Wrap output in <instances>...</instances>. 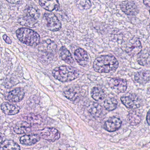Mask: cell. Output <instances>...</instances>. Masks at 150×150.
<instances>
[{
	"label": "cell",
	"mask_w": 150,
	"mask_h": 150,
	"mask_svg": "<svg viewBox=\"0 0 150 150\" xmlns=\"http://www.w3.org/2000/svg\"><path fill=\"white\" fill-rule=\"evenodd\" d=\"M123 104L128 108L135 109L139 108L142 104V101L138 96L135 94H130L124 96L121 98Z\"/></svg>",
	"instance_id": "5b68a950"
},
{
	"label": "cell",
	"mask_w": 150,
	"mask_h": 150,
	"mask_svg": "<svg viewBox=\"0 0 150 150\" xmlns=\"http://www.w3.org/2000/svg\"><path fill=\"white\" fill-rule=\"evenodd\" d=\"M135 80L140 84H146L150 81V71H141L135 74Z\"/></svg>",
	"instance_id": "2e32d148"
},
{
	"label": "cell",
	"mask_w": 150,
	"mask_h": 150,
	"mask_svg": "<svg viewBox=\"0 0 150 150\" xmlns=\"http://www.w3.org/2000/svg\"><path fill=\"white\" fill-rule=\"evenodd\" d=\"M109 86L117 93H124L127 88V81L123 79L112 78L109 81Z\"/></svg>",
	"instance_id": "9c48e42d"
},
{
	"label": "cell",
	"mask_w": 150,
	"mask_h": 150,
	"mask_svg": "<svg viewBox=\"0 0 150 150\" xmlns=\"http://www.w3.org/2000/svg\"><path fill=\"white\" fill-rule=\"evenodd\" d=\"M1 109L3 113L7 115H16L20 111V109L17 106L7 102L1 104Z\"/></svg>",
	"instance_id": "e0dca14e"
},
{
	"label": "cell",
	"mask_w": 150,
	"mask_h": 150,
	"mask_svg": "<svg viewBox=\"0 0 150 150\" xmlns=\"http://www.w3.org/2000/svg\"><path fill=\"white\" fill-rule=\"evenodd\" d=\"M117 101L116 99L113 97H110L106 99L104 102V107L108 111H112L116 108Z\"/></svg>",
	"instance_id": "83f0119b"
},
{
	"label": "cell",
	"mask_w": 150,
	"mask_h": 150,
	"mask_svg": "<svg viewBox=\"0 0 150 150\" xmlns=\"http://www.w3.org/2000/svg\"><path fill=\"white\" fill-rule=\"evenodd\" d=\"M88 110L91 115L95 117H99L102 112L101 106L96 103H90L88 107Z\"/></svg>",
	"instance_id": "7402d4cb"
},
{
	"label": "cell",
	"mask_w": 150,
	"mask_h": 150,
	"mask_svg": "<svg viewBox=\"0 0 150 150\" xmlns=\"http://www.w3.org/2000/svg\"><path fill=\"white\" fill-rule=\"evenodd\" d=\"M16 35L18 39L27 45L36 46L40 43V35L30 29L21 28L16 30Z\"/></svg>",
	"instance_id": "3957f363"
},
{
	"label": "cell",
	"mask_w": 150,
	"mask_h": 150,
	"mask_svg": "<svg viewBox=\"0 0 150 150\" xmlns=\"http://www.w3.org/2000/svg\"><path fill=\"white\" fill-rule=\"evenodd\" d=\"M143 2L146 6L150 7V1H144Z\"/></svg>",
	"instance_id": "1f68e13d"
},
{
	"label": "cell",
	"mask_w": 150,
	"mask_h": 150,
	"mask_svg": "<svg viewBox=\"0 0 150 150\" xmlns=\"http://www.w3.org/2000/svg\"><path fill=\"white\" fill-rule=\"evenodd\" d=\"M77 6L81 10H86L90 8L92 4L89 1H77Z\"/></svg>",
	"instance_id": "f1b7e54d"
},
{
	"label": "cell",
	"mask_w": 150,
	"mask_h": 150,
	"mask_svg": "<svg viewBox=\"0 0 150 150\" xmlns=\"http://www.w3.org/2000/svg\"><path fill=\"white\" fill-rule=\"evenodd\" d=\"M40 139L38 134H31L24 135L20 138L21 144L26 145H32L36 144Z\"/></svg>",
	"instance_id": "5bb4252c"
},
{
	"label": "cell",
	"mask_w": 150,
	"mask_h": 150,
	"mask_svg": "<svg viewBox=\"0 0 150 150\" xmlns=\"http://www.w3.org/2000/svg\"><path fill=\"white\" fill-rule=\"evenodd\" d=\"M44 19L46 22V27L51 31H58L62 27L61 23L54 14L45 13L44 15Z\"/></svg>",
	"instance_id": "52a82bcc"
},
{
	"label": "cell",
	"mask_w": 150,
	"mask_h": 150,
	"mask_svg": "<svg viewBox=\"0 0 150 150\" xmlns=\"http://www.w3.org/2000/svg\"><path fill=\"white\" fill-rule=\"evenodd\" d=\"M52 74L55 79L61 82L71 81L77 79L79 75V71L71 67L62 66L55 68Z\"/></svg>",
	"instance_id": "7a4b0ae2"
},
{
	"label": "cell",
	"mask_w": 150,
	"mask_h": 150,
	"mask_svg": "<svg viewBox=\"0 0 150 150\" xmlns=\"http://www.w3.org/2000/svg\"><path fill=\"white\" fill-rule=\"evenodd\" d=\"M91 94L92 98L97 101L102 100L105 98L104 91L101 88L97 87H95L92 89Z\"/></svg>",
	"instance_id": "d4e9b609"
},
{
	"label": "cell",
	"mask_w": 150,
	"mask_h": 150,
	"mask_svg": "<svg viewBox=\"0 0 150 150\" xmlns=\"http://www.w3.org/2000/svg\"><path fill=\"white\" fill-rule=\"evenodd\" d=\"M121 10L128 15L135 16L138 13L137 7L133 1H127L122 2L120 5Z\"/></svg>",
	"instance_id": "30bf717a"
},
{
	"label": "cell",
	"mask_w": 150,
	"mask_h": 150,
	"mask_svg": "<svg viewBox=\"0 0 150 150\" xmlns=\"http://www.w3.org/2000/svg\"><path fill=\"white\" fill-rule=\"evenodd\" d=\"M74 56L75 60L80 65L83 67L87 65L88 62V54L84 49L78 48L74 52Z\"/></svg>",
	"instance_id": "8fae6325"
},
{
	"label": "cell",
	"mask_w": 150,
	"mask_h": 150,
	"mask_svg": "<svg viewBox=\"0 0 150 150\" xmlns=\"http://www.w3.org/2000/svg\"><path fill=\"white\" fill-rule=\"evenodd\" d=\"M149 13H150V10H149Z\"/></svg>",
	"instance_id": "836d02e7"
},
{
	"label": "cell",
	"mask_w": 150,
	"mask_h": 150,
	"mask_svg": "<svg viewBox=\"0 0 150 150\" xmlns=\"http://www.w3.org/2000/svg\"><path fill=\"white\" fill-rule=\"evenodd\" d=\"M24 119L26 122L30 125H40L42 122V118L41 116L32 113L25 116Z\"/></svg>",
	"instance_id": "484cf974"
},
{
	"label": "cell",
	"mask_w": 150,
	"mask_h": 150,
	"mask_svg": "<svg viewBox=\"0 0 150 150\" xmlns=\"http://www.w3.org/2000/svg\"><path fill=\"white\" fill-rule=\"evenodd\" d=\"M122 125V121L120 118L115 117H110L104 124V129L109 132H113L118 130Z\"/></svg>",
	"instance_id": "7c38bea8"
},
{
	"label": "cell",
	"mask_w": 150,
	"mask_h": 150,
	"mask_svg": "<svg viewBox=\"0 0 150 150\" xmlns=\"http://www.w3.org/2000/svg\"><path fill=\"white\" fill-rule=\"evenodd\" d=\"M3 38L4 41L7 43L8 44H10L12 43V40L10 39V38L6 35H3Z\"/></svg>",
	"instance_id": "f546056e"
},
{
	"label": "cell",
	"mask_w": 150,
	"mask_h": 150,
	"mask_svg": "<svg viewBox=\"0 0 150 150\" xmlns=\"http://www.w3.org/2000/svg\"><path fill=\"white\" fill-rule=\"evenodd\" d=\"M57 45L55 42L51 40H47L42 43L40 45V50L42 51L50 53H55Z\"/></svg>",
	"instance_id": "ac0fdd59"
},
{
	"label": "cell",
	"mask_w": 150,
	"mask_h": 150,
	"mask_svg": "<svg viewBox=\"0 0 150 150\" xmlns=\"http://www.w3.org/2000/svg\"><path fill=\"white\" fill-rule=\"evenodd\" d=\"M142 49V44L139 39L134 37L127 43L125 51L130 57H133L140 53Z\"/></svg>",
	"instance_id": "8992f818"
},
{
	"label": "cell",
	"mask_w": 150,
	"mask_h": 150,
	"mask_svg": "<svg viewBox=\"0 0 150 150\" xmlns=\"http://www.w3.org/2000/svg\"><path fill=\"white\" fill-rule=\"evenodd\" d=\"M146 122L149 125H150V109L149 110V111H148L146 115Z\"/></svg>",
	"instance_id": "4dcf8cb0"
},
{
	"label": "cell",
	"mask_w": 150,
	"mask_h": 150,
	"mask_svg": "<svg viewBox=\"0 0 150 150\" xmlns=\"http://www.w3.org/2000/svg\"><path fill=\"white\" fill-rule=\"evenodd\" d=\"M39 17L38 11L34 8L29 7L26 10L25 15L19 18L18 22L23 26L33 28L38 22Z\"/></svg>",
	"instance_id": "277c9868"
},
{
	"label": "cell",
	"mask_w": 150,
	"mask_h": 150,
	"mask_svg": "<svg viewBox=\"0 0 150 150\" xmlns=\"http://www.w3.org/2000/svg\"><path fill=\"white\" fill-rule=\"evenodd\" d=\"M64 94L67 98L72 101H76L80 99V95L78 91L73 88H67L64 91Z\"/></svg>",
	"instance_id": "cb8c5ba5"
},
{
	"label": "cell",
	"mask_w": 150,
	"mask_h": 150,
	"mask_svg": "<svg viewBox=\"0 0 150 150\" xmlns=\"http://www.w3.org/2000/svg\"><path fill=\"white\" fill-rule=\"evenodd\" d=\"M24 95L25 93L22 89L17 88L8 93L7 99L12 102H19L23 99Z\"/></svg>",
	"instance_id": "4fadbf2b"
},
{
	"label": "cell",
	"mask_w": 150,
	"mask_h": 150,
	"mask_svg": "<svg viewBox=\"0 0 150 150\" xmlns=\"http://www.w3.org/2000/svg\"><path fill=\"white\" fill-rule=\"evenodd\" d=\"M150 59V53L145 50L140 53L137 58V62L141 65L144 66L148 64Z\"/></svg>",
	"instance_id": "4316f807"
},
{
	"label": "cell",
	"mask_w": 150,
	"mask_h": 150,
	"mask_svg": "<svg viewBox=\"0 0 150 150\" xmlns=\"http://www.w3.org/2000/svg\"><path fill=\"white\" fill-rule=\"evenodd\" d=\"M127 118L131 125H137L141 122V115L139 111H131L128 114Z\"/></svg>",
	"instance_id": "44dd1931"
},
{
	"label": "cell",
	"mask_w": 150,
	"mask_h": 150,
	"mask_svg": "<svg viewBox=\"0 0 150 150\" xmlns=\"http://www.w3.org/2000/svg\"><path fill=\"white\" fill-rule=\"evenodd\" d=\"M39 133L41 137L49 141L54 142L60 138L59 132L54 128L46 127L39 131Z\"/></svg>",
	"instance_id": "ba28073f"
},
{
	"label": "cell",
	"mask_w": 150,
	"mask_h": 150,
	"mask_svg": "<svg viewBox=\"0 0 150 150\" xmlns=\"http://www.w3.org/2000/svg\"><path fill=\"white\" fill-rule=\"evenodd\" d=\"M31 129V125L26 121L18 123L14 128L15 132L19 134L28 133L30 132Z\"/></svg>",
	"instance_id": "d6986e66"
},
{
	"label": "cell",
	"mask_w": 150,
	"mask_h": 150,
	"mask_svg": "<svg viewBox=\"0 0 150 150\" xmlns=\"http://www.w3.org/2000/svg\"><path fill=\"white\" fill-rule=\"evenodd\" d=\"M1 150H21L20 146L13 140H6L1 142Z\"/></svg>",
	"instance_id": "603a6c76"
},
{
	"label": "cell",
	"mask_w": 150,
	"mask_h": 150,
	"mask_svg": "<svg viewBox=\"0 0 150 150\" xmlns=\"http://www.w3.org/2000/svg\"></svg>",
	"instance_id": "e575fe53"
},
{
	"label": "cell",
	"mask_w": 150,
	"mask_h": 150,
	"mask_svg": "<svg viewBox=\"0 0 150 150\" xmlns=\"http://www.w3.org/2000/svg\"><path fill=\"white\" fill-rule=\"evenodd\" d=\"M59 55L62 60L69 64H72L74 62L73 57L71 52L64 46H62L59 50Z\"/></svg>",
	"instance_id": "ffe728a7"
},
{
	"label": "cell",
	"mask_w": 150,
	"mask_h": 150,
	"mask_svg": "<svg viewBox=\"0 0 150 150\" xmlns=\"http://www.w3.org/2000/svg\"><path fill=\"white\" fill-rule=\"evenodd\" d=\"M39 4L40 6L45 10L49 11L57 10L59 8V1L56 0L52 1H39Z\"/></svg>",
	"instance_id": "9a60e30c"
},
{
	"label": "cell",
	"mask_w": 150,
	"mask_h": 150,
	"mask_svg": "<svg viewBox=\"0 0 150 150\" xmlns=\"http://www.w3.org/2000/svg\"><path fill=\"white\" fill-rule=\"evenodd\" d=\"M8 2L12 3V4H14H14H16V3H18V2H21V1H8Z\"/></svg>",
	"instance_id": "d6a6232c"
},
{
	"label": "cell",
	"mask_w": 150,
	"mask_h": 150,
	"mask_svg": "<svg viewBox=\"0 0 150 150\" xmlns=\"http://www.w3.org/2000/svg\"><path fill=\"white\" fill-rule=\"evenodd\" d=\"M118 61L114 56L103 55L96 58L93 64V68L99 73H110L118 68Z\"/></svg>",
	"instance_id": "6da1fadb"
}]
</instances>
